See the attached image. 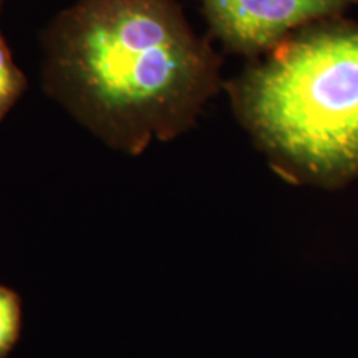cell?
Here are the masks:
<instances>
[{
	"instance_id": "4",
	"label": "cell",
	"mask_w": 358,
	"mask_h": 358,
	"mask_svg": "<svg viewBox=\"0 0 358 358\" xmlns=\"http://www.w3.org/2000/svg\"><path fill=\"white\" fill-rule=\"evenodd\" d=\"M22 332V302L12 289L0 285V358H8Z\"/></svg>"
},
{
	"instance_id": "2",
	"label": "cell",
	"mask_w": 358,
	"mask_h": 358,
	"mask_svg": "<svg viewBox=\"0 0 358 358\" xmlns=\"http://www.w3.org/2000/svg\"><path fill=\"white\" fill-rule=\"evenodd\" d=\"M227 90L241 123L294 185L358 179V24L340 17L295 30Z\"/></svg>"
},
{
	"instance_id": "1",
	"label": "cell",
	"mask_w": 358,
	"mask_h": 358,
	"mask_svg": "<svg viewBox=\"0 0 358 358\" xmlns=\"http://www.w3.org/2000/svg\"><path fill=\"white\" fill-rule=\"evenodd\" d=\"M47 82L93 131L138 155L187 129L221 57L173 0H80L48 35Z\"/></svg>"
},
{
	"instance_id": "3",
	"label": "cell",
	"mask_w": 358,
	"mask_h": 358,
	"mask_svg": "<svg viewBox=\"0 0 358 358\" xmlns=\"http://www.w3.org/2000/svg\"><path fill=\"white\" fill-rule=\"evenodd\" d=\"M227 50L259 58L295 30L335 19L358 0H199Z\"/></svg>"
},
{
	"instance_id": "5",
	"label": "cell",
	"mask_w": 358,
	"mask_h": 358,
	"mask_svg": "<svg viewBox=\"0 0 358 358\" xmlns=\"http://www.w3.org/2000/svg\"><path fill=\"white\" fill-rule=\"evenodd\" d=\"M25 90L24 73L13 64L7 45L0 37V120Z\"/></svg>"
}]
</instances>
